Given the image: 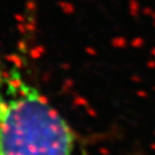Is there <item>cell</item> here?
I'll return each instance as SVG.
<instances>
[{
  "instance_id": "cell-1",
  "label": "cell",
  "mask_w": 155,
  "mask_h": 155,
  "mask_svg": "<svg viewBox=\"0 0 155 155\" xmlns=\"http://www.w3.org/2000/svg\"><path fill=\"white\" fill-rule=\"evenodd\" d=\"M66 119L22 70L0 55V155H73Z\"/></svg>"
}]
</instances>
